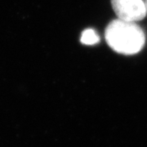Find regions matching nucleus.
Returning a JSON list of instances; mask_svg holds the SVG:
<instances>
[{"label":"nucleus","mask_w":147,"mask_h":147,"mask_svg":"<svg viewBox=\"0 0 147 147\" xmlns=\"http://www.w3.org/2000/svg\"><path fill=\"white\" fill-rule=\"evenodd\" d=\"M111 4L118 19L123 21L136 22L146 15L143 0H111Z\"/></svg>","instance_id":"obj_2"},{"label":"nucleus","mask_w":147,"mask_h":147,"mask_svg":"<svg viewBox=\"0 0 147 147\" xmlns=\"http://www.w3.org/2000/svg\"><path fill=\"white\" fill-rule=\"evenodd\" d=\"M145 4H146V14H147V0H146V2H145Z\"/></svg>","instance_id":"obj_4"},{"label":"nucleus","mask_w":147,"mask_h":147,"mask_svg":"<svg viewBox=\"0 0 147 147\" xmlns=\"http://www.w3.org/2000/svg\"><path fill=\"white\" fill-rule=\"evenodd\" d=\"M100 37L96 30L93 29L85 30L81 35V42L86 45H94L99 42Z\"/></svg>","instance_id":"obj_3"},{"label":"nucleus","mask_w":147,"mask_h":147,"mask_svg":"<svg viewBox=\"0 0 147 147\" xmlns=\"http://www.w3.org/2000/svg\"><path fill=\"white\" fill-rule=\"evenodd\" d=\"M107 44L116 53L133 55L142 50L146 42V34L135 22L116 19L105 28Z\"/></svg>","instance_id":"obj_1"}]
</instances>
